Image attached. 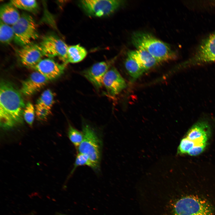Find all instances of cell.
Wrapping results in <instances>:
<instances>
[{
    "mask_svg": "<svg viewBox=\"0 0 215 215\" xmlns=\"http://www.w3.org/2000/svg\"><path fill=\"white\" fill-rule=\"evenodd\" d=\"M65 64H60L50 58L41 59L32 68L49 81L57 78L63 73Z\"/></svg>",
    "mask_w": 215,
    "mask_h": 215,
    "instance_id": "cell-10",
    "label": "cell"
},
{
    "mask_svg": "<svg viewBox=\"0 0 215 215\" xmlns=\"http://www.w3.org/2000/svg\"><path fill=\"white\" fill-rule=\"evenodd\" d=\"M49 81L39 72H33L22 82L20 92L26 96L32 95L43 87Z\"/></svg>",
    "mask_w": 215,
    "mask_h": 215,
    "instance_id": "cell-13",
    "label": "cell"
},
{
    "mask_svg": "<svg viewBox=\"0 0 215 215\" xmlns=\"http://www.w3.org/2000/svg\"><path fill=\"white\" fill-rule=\"evenodd\" d=\"M83 137L78 147L79 153L87 155L91 161L99 169L101 158V143L96 132L88 124L82 127Z\"/></svg>",
    "mask_w": 215,
    "mask_h": 215,
    "instance_id": "cell-4",
    "label": "cell"
},
{
    "mask_svg": "<svg viewBox=\"0 0 215 215\" xmlns=\"http://www.w3.org/2000/svg\"><path fill=\"white\" fill-rule=\"evenodd\" d=\"M125 66L129 75L134 79L139 78L145 71L135 60L128 55L125 61Z\"/></svg>",
    "mask_w": 215,
    "mask_h": 215,
    "instance_id": "cell-19",
    "label": "cell"
},
{
    "mask_svg": "<svg viewBox=\"0 0 215 215\" xmlns=\"http://www.w3.org/2000/svg\"><path fill=\"white\" fill-rule=\"evenodd\" d=\"M39 45L44 56L48 57H58L65 64L67 63L68 46L60 38L53 35L46 36L42 38Z\"/></svg>",
    "mask_w": 215,
    "mask_h": 215,
    "instance_id": "cell-7",
    "label": "cell"
},
{
    "mask_svg": "<svg viewBox=\"0 0 215 215\" xmlns=\"http://www.w3.org/2000/svg\"><path fill=\"white\" fill-rule=\"evenodd\" d=\"M80 5L89 15L100 17L109 15L121 5L122 1L119 0H84Z\"/></svg>",
    "mask_w": 215,
    "mask_h": 215,
    "instance_id": "cell-6",
    "label": "cell"
},
{
    "mask_svg": "<svg viewBox=\"0 0 215 215\" xmlns=\"http://www.w3.org/2000/svg\"><path fill=\"white\" fill-rule=\"evenodd\" d=\"M210 134L208 125L202 121L194 125L187 132L186 137L194 142L195 145H206Z\"/></svg>",
    "mask_w": 215,
    "mask_h": 215,
    "instance_id": "cell-15",
    "label": "cell"
},
{
    "mask_svg": "<svg viewBox=\"0 0 215 215\" xmlns=\"http://www.w3.org/2000/svg\"><path fill=\"white\" fill-rule=\"evenodd\" d=\"M10 3L16 8L29 11H34L38 7V3L35 0H12Z\"/></svg>",
    "mask_w": 215,
    "mask_h": 215,
    "instance_id": "cell-21",
    "label": "cell"
},
{
    "mask_svg": "<svg viewBox=\"0 0 215 215\" xmlns=\"http://www.w3.org/2000/svg\"><path fill=\"white\" fill-rule=\"evenodd\" d=\"M214 61H215V33L203 42L196 54L187 63L195 64Z\"/></svg>",
    "mask_w": 215,
    "mask_h": 215,
    "instance_id": "cell-8",
    "label": "cell"
},
{
    "mask_svg": "<svg viewBox=\"0 0 215 215\" xmlns=\"http://www.w3.org/2000/svg\"><path fill=\"white\" fill-rule=\"evenodd\" d=\"M35 108L33 104L28 102L26 105L23 113L24 120L30 126H32L34 120Z\"/></svg>",
    "mask_w": 215,
    "mask_h": 215,
    "instance_id": "cell-24",
    "label": "cell"
},
{
    "mask_svg": "<svg viewBox=\"0 0 215 215\" xmlns=\"http://www.w3.org/2000/svg\"><path fill=\"white\" fill-rule=\"evenodd\" d=\"M20 92L10 82L1 81L0 122L1 127L7 130L23 122L25 107Z\"/></svg>",
    "mask_w": 215,
    "mask_h": 215,
    "instance_id": "cell-1",
    "label": "cell"
},
{
    "mask_svg": "<svg viewBox=\"0 0 215 215\" xmlns=\"http://www.w3.org/2000/svg\"><path fill=\"white\" fill-rule=\"evenodd\" d=\"M14 33L13 28L9 25L0 20V41L3 44L10 43L14 39Z\"/></svg>",
    "mask_w": 215,
    "mask_h": 215,
    "instance_id": "cell-20",
    "label": "cell"
},
{
    "mask_svg": "<svg viewBox=\"0 0 215 215\" xmlns=\"http://www.w3.org/2000/svg\"><path fill=\"white\" fill-rule=\"evenodd\" d=\"M54 95L50 89L44 90L36 102L35 110L36 116L40 120L46 119L54 103Z\"/></svg>",
    "mask_w": 215,
    "mask_h": 215,
    "instance_id": "cell-14",
    "label": "cell"
},
{
    "mask_svg": "<svg viewBox=\"0 0 215 215\" xmlns=\"http://www.w3.org/2000/svg\"><path fill=\"white\" fill-rule=\"evenodd\" d=\"M103 85L108 93L112 96L118 94L127 86L124 79L114 67L109 69L106 73L103 80Z\"/></svg>",
    "mask_w": 215,
    "mask_h": 215,
    "instance_id": "cell-11",
    "label": "cell"
},
{
    "mask_svg": "<svg viewBox=\"0 0 215 215\" xmlns=\"http://www.w3.org/2000/svg\"><path fill=\"white\" fill-rule=\"evenodd\" d=\"M111 61L96 63L83 72L84 76L96 88L103 85L104 78L111 65Z\"/></svg>",
    "mask_w": 215,
    "mask_h": 215,
    "instance_id": "cell-9",
    "label": "cell"
},
{
    "mask_svg": "<svg viewBox=\"0 0 215 215\" xmlns=\"http://www.w3.org/2000/svg\"><path fill=\"white\" fill-rule=\"evenodd\" d=\"M69 138L76 147H78L83 140V135L82 132H80L71 125H69L68 130Z\"/></svg>",
    "mask_w": 215,
    "mask_h": 215,
    "instance_id": "cell-23",
    "label": "cell"
},
{
    "mask_svg": "<svg viewBox=\"0 0 215 215\" xmlns=\"http://www.w3.org/2000/svg\"><path fill=\"white\" fill-rule=\"evenodd\" d=\"M128 56L135 60L145 71L160 63L148 51L142 49L130 51L128 53Z\"/></svg>",
    "mask_w": 215,
    "mask_h": 215,
    "instance_id": "cell-16",
    "label": "cell"
},
{
    "mask_svg": "<svg viewBox=\"0 0 215 215\" xmlns=\"http://www.w3.org/2000/svg\"><path fill=\"white\" fill-rule=\"evenodd\" d=\"M12 27L15 42L22 47L32 43L33 41L38 38L36 23L33 18L28 14L23 13Z\"/></svg>",
    "mask_w": 215,
    "mask_h": 215,
    "instance_id": "cell-5",
    "label": "cell"
},
{
    "mask_svg": "<svg viewBox=\"0 0 215 215\" xmlns=\"http://www.w3.org/2000/svg\"><path fill=\"white\" fill-rule=\"evenodd\" d=\"M206 145H195L188 153L191 156H196L202 153L205 150Z\"/></svg>",
    "mask_w": 215,
    "mask_h": 215,
    "instance_id": "cell-26",
    "label": "cell"
},
{
    "mask_svg": "<svg viewBox=\"0 0 215 215\" xmlns=\"http://www.w3.org/2000/svg\"><path fill=\"white\" fill-rule=\"evenodd\" d=\"M20 16L17 8L10 2L1 6L0 20L6 24L12 26L19 20Z\"/></svg>",
    "mask_w": 215,
    "mask_h": 215,
    "instance_id": "cell-17",
    "label": "cell"
},
{
    "mask_svg": "<svg viewBox=\"0 0 215 215\" xmlns=\"http://www.w3.org/2000/svg\"><path fill=\"white\" fill-rule=\"evenodd\" d=\"M83 165L88 166L95 171H97L99 169L91 161L87 155L79 153L76 156L74 166L71 173H73L78 166Z\"/></svg>",
    "mask_w": 215,
    "mask_h": 215,
    "instance_id": "cell-22",
    "label": "cell"
},
{
    "mask_svg": "<svg viewBox=\"0 0 215 215\" xmlns=\"http://www.w3.org/2000/svg\"><path fill=\"white\" fill-rule=\"evenodd\" d=\"M18 55L24 65L33 67L38 63L44 56L39 45L31 43L19 49Z\"/></svg>",
    "mask_w": 215,
    "mask_h": 215,
    "instance_id": "cell-12",
    "label": "cell"
},
{
    "mask_svg": "<svg viewBox=\"0 0 215 215\" xmlns=\"http://www.w3.org/2000/svg\"><path fill=\"white\" fill-rule=\"evenodd\" d=\"M195 145L194 142L186 137L183 138L180 142L178 148L181 153H188L189 151Z\"/></svg>",
    "mask_w": 215,
    "mask_h": 215,
    "instance_id": "cell-25",
    "label": "cell"
},
{
    "mask_svg": "<svg viewBox=\"0 0 215 215\" xmlns=\"http://www.w3.org/2000/svg\"><path fill=\"white\" fill-rule=\"evenodd\" d=\"M131 41L137 49H144L149 53L159 62L174 59V52L167 43L151 34L142 32L133 34Z\"/></svg>",
    "mask_w": 215,
    "mask_h": 215,
    "instance_id": "cell-2",
    "label": "cell"
},
{
    "mask_svg": "<svg viewBox=\"0 0 215 215\" xmlns=\"http://www.w3.org/2000/svg\"><path fill=\"white\" fill-rule=\"evenodd\" d=\"M211 205L204 199L189 195L183 197L175 203L172 215H213Z\"/></svg>",
    "mask_w": 215,
    "mask_h": 215,
    "instance_id": "cell-3",
    "label": "cell"
},
{
    "mask_svg": "<svg viewBox=\"0 0 215 215\" xmlns=\"http://www.w3.org/2000/svg\"><path fill=\"white\" fill-rule=\"evenodd\" d=\"M87 52L79 44L68 46L67 63H76L82 61L86 56Z\"/></svg>",
    "mask_w": 215,
    "mask_h": 215,
    "instance_id": "cell-18",
    "label": "cell"
}]
</instances>
